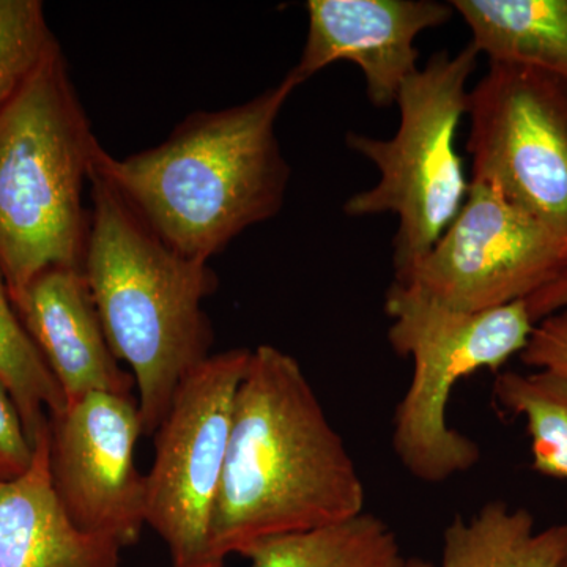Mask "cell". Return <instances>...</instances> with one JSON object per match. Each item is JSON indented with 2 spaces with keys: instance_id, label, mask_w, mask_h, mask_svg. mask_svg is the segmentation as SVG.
Returning a JSON list of instances; mask_svg holds the SVG:
<instances>
[{
  "instance_id": "cell-7",
  "label": "cell",
  "mask_w": 567,
  "mask_h": 567,
  "mask_svg": "<svg viewBox=\"0 0 567 567\" xmlns=\"http://www.w3.org/2000/svg\"><path fill=\"white\" fill-rule=\"evenodd\" d=\"M249 349L210 354L182 380L156 429L145 475V524L169 550L173 567H224L212 543L213 513L226 461L235 395Z\"/></svg>"
},
{
  "instance_id": "cell-10",
  "label": "cell",
  "mask_w": 567,
  "mask_h": 567,
  "mask_svg": "<svg viewBox=\"0 0 567 567\" xmlns=\"http://www.w3.org/2000/svg\"><path fill=\"white\" fill-rule=\"evenodd\" d=\"M144 435L133 395L92 393L50 417L52 484L87 535L133 546L145 527V476L134 464Z\"/></svg>"
},
{
  "instance_id": "cell-15",
  "label": "cell",
  "mask_w": 567,
  "mask_h": 567,
  "mask_svg": "<svg viewBox=\"0 0 567 567\" xmlns=\"http://www.w3.org/2000/svg\"><path fill=\"white\" fill-rule=\"evenodd\" d=\"M566 561L567 524L539 529L529 511L494 499L472 517L453 518L436 567H561Z\"/></svg>"
},
{
  "instance_id": "cell-2",
  "label": "cell",
  "mask_w": 567,
  "mask_h": 567,
  "mask_svg": "<svg viewBox=\"0 0 567 567\" xmlns=\"http://www.w3.org/2000/svg\"><path fill=\"white\" fill-rule=\"evenodd\" d=\"M297 87L286 74L249 102L194 112L162 144L125 158L102 147L93 173L164 244L208 264L249 227L281 212L292 171L276 123Z\"/></svg>"
},
{
  "instance_id": "cell-3",
  "label": "cell",
  "mask_w": 567,
  "mask_h": 567,
  "mask_svg": "<svg viewBox=\"0 0 567 567\" xmlns=\"http://www.w3.org/2000/svg\"><path fill=\"white\" fill-rule=\"evenodd\" d=\"M91 196L81 271L112 352L132 368L142 432L155 434L182 380L210 357L204 301L218 279L164 244L93 171Z\"/></svg>"
},
{
  "instance_id": "cell-17",
  "label": "cell",
  "mask_w": 567,
  "mask_h": 567,
  "mask_svg": "<svg viewBox=\"0 0 567 567\" xmlns=\"http://www.w3.org/2000/svg\"><path fill=\"white\" fill-rule=\"evenodd\" d=\"M494 395L503 410L525 421L535 472L567 481V377L550 371L499 372Z\"/></svg>"
},
{
  "instance_id": "cell-13",
  "label": "cell",
  "mask_w": 567,
  "mask_h": 567,
  "mask_svg": "<svg viewBox=\"0 0 567 567\" xmlns=\"http://www.w3.org/2000/svg\"><path fill=\"white\" fill-rule=\"evenodd\" d=\"M118 544L73 524L52 484L50 425L28 472L0 480V567H118Z\"/></svg>"
},
{
  "instance_id": "cell-18",
  "label": "cell",
  "mask_w": 567,
  "mask_h": 567,
  "mask_svg": "<svg viewBox=\"0 0 567 567\" xmlns=\"http://www.w3.org/2000/svg\"><path fill=\"white\" fill-rule=\"evenodd\" d=\"M0 382L9 391L32 445L66 402L43 354L11 301L0 271Z\"/></svg>"
},
{
  "instance_id": "cell-4",
  "label": "cell",
  "mask_w": 567,
  "mask_h": 567,
  "mask_svg": "<svg viewBox=\"0 0 567 567\" xmlns=\"http://www.w3.org/2000/svg\"><path fill=\"white\" fill-rule=\"evenodd\" d=\"M100 148L58 41L0 110V271L13 305L43 271L81 270Z\"/></svg>"
},
{
  "instance_id": "cell-22",
  "label": "cell",
  "mask_w": 567,
  "mask_h": 567,
  "mask_svg": "<svg viewBox=\"0 0 567 567\" xmlns=\"http://www.w3.org/2000/svg\"><path fill=\"white\" fill-rule=\"evenodd\" d=\"M525 303L535 323L548 316L565 311L567 309V268L559 274L558 278L525 300Z\"/></svg>"
},
{
  "instance_id": "cell-24",
  "label": "cell",
  "mask_w": 567,
  "mask_h": 567,
  "mask_svg": "<svg viewBox=\"0 0 567 567\" xmlns=\"http://www.w3.org/2000/svg\"><path fill=\"white\" fill-rule=\"evenodd\" d=\"M561 567H567V561L565 563V565H563Z\"/></svg>"
},
{
  "instance_id": "cell-5",
  "label": "cell",
  "mask_w": 567,
  "mask_h": 567,
  "mask_svg": "<svg viewBox=\"0 0 567 567\" xmlns=\"http://www.w3.org/2000/svg\"><path fill=\"white\" fill-rule=\"evenodd\" d=\"M388 341L412 361V379L393 420V450L417 481L440 484L470 472L481 447L451 427L447 405L461 380L496 372L527 347L535 322L527 303L458 311L409 284L393 281L385 297Z\"/></svg>"
},
{
  "instance_id": "cell-9",
  "label": "cell",
  "mask_w": 567,
  "mask_h": 567,
  "mask_svg": "<svg viewBox=\"0 0 567 567\" xmlns=\"http://www.w3.org/2000/svg\"><path fill=\"white\" fill-rule=\"evenodd\" d=\"M567 268V235L488 186L472 183L461 212L427 256L394 281L458 311L528 300Z\"/></svg>"
},
{
  "instance_id": "cell-14",
  "label": "cell",
  "mask_w": 567,
  "mask_h": 567,
  "mask_svg": "<svg viewBox=\"0 0 567 567\" xmlns=\"http://www.w3.org/2000/svg\"><path fill=\"white\" fill-rule=\"evenodd\" d=\"M488 62L544 71L567 82V0H453Z\"/></svg>"
},
{
  "instance_id": "cell-6",
  "label": "cell",
  "mask_w": 567,
  "mask_h": 567,
  "mask_svg": "<svg viewBox=\"0 0 567 567\" xmlns=\"http://www.w3.org/2000/svg\"><path fill=\"white\" fill-rule=\"evenodd\" d=\"M480 52L472 43L456 54L440 51L399 93V128L391 140L347 134V147L369 159L379 181L344 204L352 218L393 213L394 279H404L456 219L472 182L457 153L468 81Z\"/></svg>"
},
{
  "instance_id": "cell-12",
  "label": "cell",
  "mask_w": 567,
  "mask_h": 567,
  "mask_svg": "<svg viewBox=\"0 0 567 567\" xmlns=\"http://www.w3.org/2000/svg\"><path fill=\"white\" fill-rule=\"evenodd\" d=\"M21 322L62 388L66 404L92 393L133 395L81 270L50 268L14 305Z\"/></svg>"
},
{
  "instance_id": "cell-23",
  "label": "cell",
  "mask_w": 567,
  "mask_h": 567,
  "mask_svg": "<svg viewBox=\"0 0 567 567\" xmlns=\"http://www.w3.org/2000/svg\"><path fill=\"white\" fill-rule=\"evenodd\" d=\"M404 567H436L432 563L425 561L423 558H406Z\"/></svg>"
},
{
  "instance_id": "cell-21",
  "label": "cell",
  "mask_w": 567,
  "mask_h": 567,
  "mask_svg": "<svg viewBox=\"0 0 567 567\" xmlns=\"http://www.w3.org/2000/svg\"><path fill=\"white\" fill-rule=\"evenodd\" d=\"M32 458L33 445L20 412L0 382V480H11L28 472Z\"/></svg>"
},
{
  "instance_id": "cell-16",
  "label": "cell",
  "mask_w": 567,
  "mask_h": 567,
  "mask_svg": "<svg viewBox=\"0 0 567 567\" xmlns=\"http://www.w3.org/2000/svg\"><path fill=\"white\" fill-rule=\"evenodd\" d=\"M246 567H404L406 557L390 524L364 511L333 527L276 536L241 551Z\"/></svg>"
},
{
  "instance_id": "cell-19",
  "label": "cell",
  "mask_w": 567,
  "mask_h": 567,
  "mask_svg": "<svg viewBox=\"0 0 567 567\" xmlns=\"http://www.w3.org/2000/svg\"><path fill=\"white\" fill-rule=\"evenodd\" d=\"M58 43L40 0H0V110Z\"/></svg>"
},
{
  "instance_id": "cell-8",
  "label": "cell",
  "mask_w": 567,
  "mask_h": 567,
  "mask_svg": "<svg viewBox=\"0 0 567 567\" xmlns=\"http://www.w3.org/2000/svg\"><path fill=\"white\" fill-rule=\"evenodd\" d=\"M470 182L567 235V82L488 62L470 89Z\"/></svg>"
},
{
  "instance_id": "cell-11",
  "label": "cell",
  "mask_w": 567,
  "mask_h": 567,
  "mask_svg": "<svg viewBox=\"0 0 567 567\" xmlns=\"http://www.w3.org/2000/svg\"><path fill=\"white\" fill-rule=\"evenodd\" d=\"M305 9L308 37L287 76L300 87L336 62L354 63L377 110L393 106L420 70L417 37L456 13L451 3L435 0H309Z\"/></svg>"
},
{
  "instance_id": "cell-20",
  "label": "cell",
  "mask_w": 567,
  "mask_h": 567,
  "mask_svg": "<svg viewBox=\"0 0 567 567\" xmlns=\"http://www.w3.org/2000/svg\"><path fill=\"white\" fill-rule=\"evenodd\" d=\"M522 363L535 371H550L567 377V309L535 324Z\"/></svg>"
},
{
  "instance_id": "cell-1",
  "label": "cell",
  "mask_w": 567,
  "mask_h": 567,
  "mask_svg": "<svg viewBox=\"0 0 567 567\" xmlns=\"http://www.w3.org/2000/svg\"><path fill=\"white\" fill-rule=\"evenodd\" d=\"M365 511L360 470L292 357L259 346L235 395L213 513L219 559L259 540L333 527Z\"/></svg>"
}]
</instances>
